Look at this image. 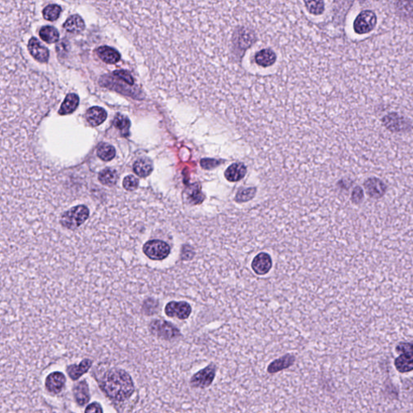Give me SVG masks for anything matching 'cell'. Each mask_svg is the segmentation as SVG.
Here are the masks:
<instances>
[{
    "instance_id": "1",
    "label": "cell",
    "mask_w": 413,
    "mask_h": 413,
    "mask_svg": "<svg viewBox=\"0 0 413 413\" xmlns=\"http://www.w3.org/2000/svg\"><path fill=\"white\" fill-rule=\"evenodd\" d=\"M104 392L116 400H124L130 397L134 391L132 379L122 370H112L104 375L102 380Z\"/></svg>"
},
{
    "instance_id": "2",
    "label": "cell",
    "mask_w": 413,
    "mask_h": 413,
    "mask_svg": "<svg viewBox=\"0 0 413 413\" xmlns=\"http://www.w3.org/2000/svg\"><path fill=\"white\" fill-rule=\"evenodd\" d=\"M90 211L85 205L75 206L62 214L61 224L67 230H76L86 222L89 218Z\"/></svg>"
},
{
    "instance_id": "3",
    "label": "cell",
    "mask_w": 413,
    "mask_h": 413,
    "mask_svg": "<svg viewBox=\"0 0 413 413\" xmlns=\"http://www.w3.org/2000/svg\"><path fill=\"white\" fill-rule=\"evenodd\" d=\"M143 252L150 259L162 261L170 254V247L167 243L161 240H151L145 244Z\"/></svg>"
},
{
    "instance_id": "4",
    "label": "cell",
    "mask_w": 413,
    "mask_h": 413,
    "mask_svg": "<svg viewBox=\"0 0 413 413\" xmlns=\"http://www.w3.org/2000/svg\"><path fill=\"white\" fill-rule=\"evenodd\" d=\"M376 22V15L372 11H364L355 19L353 23V29L357 34H365L373 30Z\"/></svg>"
},
{
    "instance_id": "5",
    "label": "cell",
    "mask_w": 413,
    "mask_h": 413,
    "mask_svg": "<svg viewBox=\"0 0 413 413\" xmlns=\"http://www.w3.org/2000/svg\"><path fill=\"white\" fill-rule=\"evenodd\" d=\"M216 368L213 364L201 370L192 378L191 385L194 387H208L212 384L216 376Z\"/></svg>"
},
{
    "instance_id": "6",
    "label": "cell",
    "mask_w": 413,
    "mask_h": 413,
    "mask_svg": "<svg viewBox=\"0 0 413 413\" xmlns=\"http://www.w3.org/2000/svg\"><path fill=\"white\" fill-rule=\"evenodd\" d=\"M150 330L153 334L165 339H174L180 335L174 326L164 320H155L150 325Z\"/></svg>"
},
{
    "instance_id": "7",
    "label": "cell",
    "mask_w": 413,
    "mask_h": 413,
    "mask_svg": "<svg viewBox=\"0 0 413 413\" xmlns=\"http://www.w3.org/2000/svg\"><path fill=\"white\" fill-rule=\"evenodd\" d=\"M165 312L170 317H178L180 319H188L192 312V307L187 302L172 301L167 303Z\"/></svg>"
},
{
    "instance_id": "8",
    "label": "cell",
    "mask_w": 413,
    "mask_h": 413,
    "mask_svg": "<svg viewBox=\"0 0 413 413\" xmlns=\"http://www.w3.org/2000/svg\"><path fill=\"white\" fill-rule=\"evenodd\" d=\"M364 188L368 196L372 199H380L387 192V185L378 178H368L364 182Z\"/></svg>"
},
{
    "instance_id": "9",
    "label": "cell",
    "mask_w": 413,
    "mask_h": 413,
    "mask_svg": "<svg viewBox=\"0 0 413 413\" xmlns=\"http://www.w3.org/2000/svg\"><path fill=\"white\" fill-rule=\"evenodd\" d=\"M254 58L257 66L265 69L274 65L277 61V55L271 49L264 48L256 52Z\"/></svg>"
},
{
    "instance_id": "10",
    "label": "cell",
    "mask_w": 413,
    "mask_h": 413,
    "mask_svg": "<svg viewBox=\"0 0 413 413\" xmlns=\"http://www.w3.org/2000/svg\"><path fill=\"white\" fill-rule=\"evenodd\" d=\"M28 51L30 53L33 58L38 62H48L50 58V52L48 49L45 46L40 43L36 38H31L28 44Z\"/></svg>"
},
{
    "instance_id": "11",
    "label": "cell",
    "mask_w": 413,
    "mask_h": 413,
    "mask_svg": "<svg viewBox=\"0 0 413 413\" xmlns=\"http://www.w3.org/2000/svg\"><path fill=\"white\" fill-rule=\"evenodd\" d=\"M252 268L258 276L266 274L272 267V260L269 254L261 253L256 256L252 262Z\"/></svg>"
},
{
    "instance_id": "12",
    "label": "cell",
    "mask_w": 413,
    "mask_h": 413,
    "mask_svg": "<svg viewBox=\"0 0 413 413\" xmlns=\"http://www.w3.org/2000/svg\"><path fill=\"white\" fill-rule=\"evenodd\" d=\"M66 383V377L61 372H54L46 378L45 387L50 392L60 393Z\"/></svg>"
},
{
    "instance_id": "13",
    "label": "cell",
    "mask_w": 413,
    "mask_h": 413,
    "mask_svg": "<svg viewBox=\"0 0 413 413\" xmlns=\"http://www.w3.org/2000/svg\"><path fill=\"white\" fill-rule=\"evenodd\" d=\"M107 116L108 114L106 111L100 107H92L88 109L86 113L88 123L93 127L102 124L106 120Z\"/></svg>"
},
{
    "instance_id": "14",
    "label": "cell",
    "mask_w": 413,
    "mask_h": 413,
    "mask_svg": "<svg viewBox=\"0 0 413 413\" xmlns=\"http://www.w3.org/2000/svg\"><path fill=\"white\" fill-rule=\"evenodd\" d=\"M246 172L247 169L244 164L234 163L226 170L224 176L230 182H238L245 177Z\"/></svg>"
},
{
    "instance_id": "15",
    "label": "cell",
    "mask_w": 413,
    "mask_h": 413,
    "mask_svg": "<svg viewBox=\"0 0 413 413\" xmlns=\"http://www.w3.org/2000/svg\"><path fill=\"white\" fill-rule=\"evenodd\" d=\"M97 54L101 60L108 64H116L120 59V53L109 46H101L97 50Z\"/></svg>"
},
{
    "instance_id": "16",
    "label": "cell",
    "mask_w": 413,
    "mask_h": 413,
    "mask_svg": "<svg viewBox=\"0 0 413 413\" xmlns=\"http://www.w3.org/2000/svg\"><path fill=\"white\" fill-rule=\"evenodd\" d=\"M74 397L80 406H83L89 402L90 393L86 381H81L75 386L74 389Z\"/></svg>"
},
{
    "instance_id": "17",
    "label": "cell",
    "mask_w": 413,
    "mask_h": 413,
    "mask_svg": "<svg viewBox=\"0 0 413 413\" xmlns=\"http://www.w3.org/2000/svg\"><path fill=\"white\" fill-rule=\"evenodd\" d=\"M153 170L154 166L149 158H140L133 165V171L142 178H146L150 175Z\"/></svg>"
},
{
    "instance_id": "18",
    "label": "cell",
    "mask_w": 413,
    "mask_h": 413,
    "mask_svg": "<svg viewBox=\"0 0 413 413\" xmlns=\"http://www.w3.org/2000/svg\"><path fill=\"white\" fill-rule=\"evenodd\" d=\"M78 103H79L78 96L74 93H70L66 96L62 103V106L59 109V114L61 116H63L72 113L76 110V108H78Z\"/></svg>"
},
{
    "instance_id": "19",
    "label": "cell",
    "mask_w": 413,
    "mask_h": 413,
    "mask_svg": "<svg viewBox=\"0 0 413 413\" xmlns=\"http://www.w3.org/2000/svg\"><path fill=\"white\" fill-rule=\"evenodd\" d=\"M295 361V357L292 354H288L284 357L279 358L269 364L268 366V372L269 373H276L282 370L287 369L290 368Z\"/></svg>"
},
{
    "instance_id": "20",
    "label": "cell",
    "mask_w": 413,
    "mask_h": 413,
    "mask_svg": "<svg viewBox=\"0 0 413 413\" xmlns=\"http://www.w3.org/2000/svg\"><path fill=\"white\" fill-rule=\"evenodd\" d=\"M91 361H90V360H83V361H81L79 365H70L68 369H67V373H68L70 379H72L73 380H77L82 375L88 372V370L90 369V366H91Z\"/></svg>"
},
{
    "instance_id": "21",
    "label": "cell",
    "mask_w": 413,
    "mask_h": 413,
    "mask_svg": "<svg viewBox=\"0 0 413 413\" xmlns=\"http://www.w3.org/2000/svg\"><path fill=\"white\" fill-rule=\"evenodd\" d=\"M63 27L68 32L78 33L84 30L85 24L81 16L78 15H73L66 20Z\"/></svg>"
},
{
    "instance_id": "22",
    "label": "cell",
    "mask_w": 413,
    "mask_h": 413,
    "mask_svg": "<svg viewBox=\"0 0 413 413\" xmlns=\"http://www.w3.org/2000/svg\"><path fill=\"white\" fill-rule=\"evenodd\" d=\"M395 368L400 372H411L413 370V355L403 353L395 360Z\"/></svg>"
},
{
    "instance_id": "23",
    "label": "cell",
    "mask_w": 413,
    "mask_h": 413,
    "mask_svg": "<svg viewBox=\"0 0 413 413\" xmlns=\"http://www.w3.org/2000/svg\"><path fill=\"white\" fill-rule=\"evenodd\" d=\"M39 35L42 40L49 44L56 43L59 40V33L56 28L53 26H44L40 28Z\"/></svg>"
},
{
    "instance_id": "24",
    "label": "cell",
    "mask_w": 413,
    "mask_h": 413,
    "mask_svg": "<svg viewBox=\"0 0 413 413\" xmlns=\"http://www.w3.org/2000/svg\"><path fill=\"white\" fill-rule=\"evenodd\" d=\"M383 121L387 128L395 131H400L403 128H405L407 126L403 118L399 117L395 114H391L389 116H387Z\"/></svg>"
},
{
    "instance_id": "25",
    "label": "cell",
    "mask_w": 413,
    "mask_h": 413,
    "mask_svg": "<svg viewBox=\"0 0 413 413\" xmlns=\"http://www.w3.org/2000/svg\"><path fill=\"white\" fill-rule=\"evenodd\" d=\"M99 180L105 186L112 187L117 182V174L115 170L106 168L99 174Z\"/></svg>"
},
{
    "instance_id": "26",
    "label": "cell",
    "mask_w": 413,
    "mask_h": 413,
    "mask_svg": "<svg viewBox=\"0 0 413 413\" xmlns=\"http://www.w3.org/2000/svg\"><path fill=\"white\" fill-rule=\"evenodd\" d=\"M97 155L100 159L104 162L112 161L116 156V150L113 146L107 143H102L98 146Z\"/></svg>"
},
{
    "instance_id": "27",
    "label": "cell",
    "mask_w": 413,
    "mask_h": 413,
    "mask_svg": "<svg viewBox=\"0 0 413 413\" xmlns=\"http://www.w3.org/2000/svg\"><path fill=\"white\" fill-rule=\"evenodd\" d=\"M62 8L58 4H50L43 10V17L49 21H54L60 16Z\"/></svg>"
},
{
    "instance_id": "28",
    "label": "cell",
    "mask_w": 413,
    "mask_h": 413,
    "mask_svg": "<svg viewBox=\"0 0 413 413\" xmlns=\"http://www.w3.org/2000/svg\"><path fill=\"white\" fill-rule=\"evenodd\" d=\"M113 125L120 130V132L124 135H127L128 133V129L130 127V120L128 117L118 114L117 116L115 117L113 120Z\"/></svg>"
},
{
    "instance_id": "29",
    "label": "cell",
    "mask_w": 413,
    "mask_h": 413,
    "mask_svg": "<svg viewBox=\"0 0 413 413\" xmlns=\"http://www.w3.org/2000/svg\"><path fill=\"white\" fill-rule=\"evenodd\" d=\"M307 9L311 14L319 15L325 11V4L323 1H305Z\"/></svg>"
},
{
    "instance_id": "30",
    "label": "cell",
    "mask_w": 413,
    "mask_h": 413,
    "mask_svg": "<svg viewBox=\"0 0 413 413\" xmlns=\"http://www.w3.org/2000/svg\"><path fill=\"white\" fill-rule=\"evenodd\" d=\"M256 193L255 188H248V189L242 190L238 192L236 196V202L238 203H243V202L250 200L254 197Z\"/></svg>"
},
{
    "instance_id": "31",
    "label": "cell",
    "mask_w": 413,
    "mask_h": 413,
    "mask_svg": "<svg viewBox=\"0 0 413 413\" xmlns=\"http://www.w3.org/2000/svg\"><path fill=\"white\" fill-rule=\"evenodd\" d=\"M139 186V180L133 175L126 176L123 180V187L124 189L129 192L135 191Z\"/></svg>"
},
{
    "instance_id": "32",
    "label": "cell",
    "mask_w": 413,
    "mask_h": 413,
    "mask_svg": "<svg viewBox=\"0 0 413 413\" xmlns=\"http://www.w3.org/2000/svg\"><path fill=\"white\" fill-rule=\"evenodd\" d=\"M364 200V192L361 187L357 186L353 188L351 194V201L354 204H361Z\"/></svg>"
},
{
    "instance_id": "33",
    "label": "cell",
    "mask_w": 413,
    "mask_h": 413,
    "mask_svg": "<svg viewBox=\"0 0 413 413\" xmlns=\"http://www.w3.org/2000/svg\"><path fill=\"white\" fill-rule=\"evenodd\" d=\"M189 198L190 200H191L190 201L192 202V203H195V204H200L204 200V197H203L200 190L197 189V188H194L192 190V193L189 194Z\"/></svg>"
},
{
    "instance_id": "34",
    "label": "cell",
    "mask_w": 413,
    "mask_h": 413,
    "mask_svg": "<svg viewBox=\"0 0 413 413\" xmlns=\"http://www.w3.org/2000/svg\"><path fill=\"white\" fill-rule=\"evenodd\" d=\"M397 351L405 354L413 355V343H400L398 345Z\"/></svg>"
},
{
    "instance_id": "35",
    "label": "cell",
    "mask_w": 413,
    "mask_h": 413,
    "mask_svg": "<svg viewBox=\"0 0 413 413\" xmlns=\"http://www.w3.org/2000/svg\"><path fill=\"white\" fill-rule=\"evenodd\" d=\"M85 413H103L102 407L100 403H93L86 407Z\"/></svg>"
},
{
    "instance_id": "36",
    "label": "cell",
    "mask_w": 413,
    "mask_h": 413,
    "mask_svg": "<svg viewBox=\"0 0 413 413\" xmlns=\"http://www.w3.org/2000/svg\"><path fill=\"white\" fill-rule=\"evenodd\" d=\"M217 161L216 160L204 159L202 160L201 166L204 169H210L217 166Z\"/></svg>"
}]
</instances>
